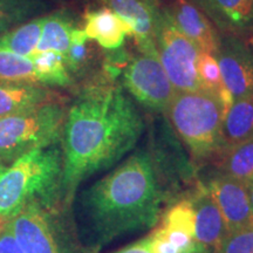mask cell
Segmentation results:
<instances>
[{
    "mask_svg": "<svg viewBox=\"0 0 253 253\" xmlns=\"http://www.w3.org/2000/svg\"><path fill=\"white\" fill-rule=\"evenodd\" d=\"M205 8L217 20L239 26L251 19L253 0H201Z\"/></svg>",
    "mask_w": 253,
    "mask_h": 253,
    "instance_id": "obj_24",
    "label": "cell"
},
{
    "mask_svg": "<svg viewBox=\"0 0 253 253\" xmlns=\"http://www.w3.org/2000/svg\"><path fill=\"white\" fill-rule=\"evenodd\" d=\"M67 109V99L60 96L36 108L0 116V163L58 144Z\"/></svg>",
    "mask_w": 253,
    "mask_h": 253,
    "instance_id": "obj_5",
    "label": "cell"
},
{
    "mask_svg": "<svg viewBox=\"0 0 253 253\" xmlns=\"http://www.w3.org/2000/svg\"><path fill=\"white\" fill-rule=\"evenodd\" d=\"M168 13L184 36L192 40L202 52L217 55L219 52L217 34L203 12L189 0H172Z\"/></svg>",
    "mask_w": 253,
    "mask_h": 253,
    "instance_id": "obj_12",
    "label": "cell"
},
{
    "mask_svg": "<svg viewBox=\"0 0 253 253\" xmlns=\"http://www.w3.org/2000/svg\"><path fill=\"white\" fill-rule=\"evenodd\" d=\"M5 223H6V220L2 219V218H0V230H1V227H2V225H4Z\"/></svg>",
    "mask_w": 253,
    "mask_h": 253,
    "instance_id": "obj_30",
    "label": "cell"
},
{
    "mask_svg": "<svg viewBox=\"0 0 253 253\" xmlns=\"http://www.w3.org/2000/svg\"><path fill=\"white\" fill-rule=\"evenodd\" d=\"M163 191L150 155H131L95 182L82 197V208L97 245L122 235L154 227L160 220Z\"/></svg>",
    "mask_w": 253,
    "mask_h": 253,
    "instance_id": "obj_2",
    "label": "cell"
},
{
    "mask_svg": "<svg viewBox=\"0 0 253 253\" xmlns=\"http://www.w3.org/2000/svg\"><path fill=\"white\" fill-rule=\"evenodd\" d=\"M166 112L196 162L217 161L224 151L223 104L204 90L175 91Z\"/></svg>",
    "mask_w": 253,
    "mask_h": 253,
    "instance_id": "obj_4",
    "label": "cell"
},
{
    "mask_svg": "<svg viewBox=\"0 0 253 253\" xmlns=\"http://www.w3.org/2000/svg\"><path fill=\"white\" fill-rule=\"evenodd\" d=\"M123 84L147 108L166 110L175 94L157 55L141 53L131 56L122 72Z\"/></svg>",
    "mask_w": 253,
    "mask_h": 253,
    "instance_id": "obj_8",
    "label": "cell"
},
{
    "mask_svg": "<svg viewBox=\"0 0 253 253\" xmlns=\"http://www.w3.org/2000/svg\"><path fill=\"white\" fill-rule=\"evenodd\" d=\"M216 162L221 175L248 185L253 181V137L227 147Z\"/></svg>",
    "mask_w": 253,
    "mask_h": 253,
    "instance_id": "obj_18",
    "label": "cell"
},
{
    "mask_svg": "<svg viewBox=\"0 0 253 253\" xmlns=\"http://www.w3.org/2000/svg\"><path fill=\"white\" fill-rule=\"evenodd\" d=\"M82 28H74L71 34V45L66 53V66L73 79L84 75L96 59L97 50Z\"/></svg>",
    "mask_w": 253,
    "mask_h": 253,
    "instance_id": "obj_22",
    "label": "cell"
},
{
    "mask_svg": "<svg viewBox=\"0 0 253 253\" xmlns=\"http://www.w3.org/2000/svg\"><path fill=\"white\" fill-rule=\"evenodd\" d=\"M62 203V150L58 144L36 149L13 162L0 163V218L8 220L25 205Z\"/></svg>",
    "mask_w": 253,
    "mask_h": 253,
    "instance_id": "obj_3",
    "label": "cell"
},
{
    "mask_svg": "<svg viewBox=\"0 0 253 253\" xmlns=\"http://www.w3.org/2000/svg\"><path fill=\"white\" fill-rule=\"evenodd\" d=\"M224 149L253 137V94L235 100L223 120Z\"/></svg>",
    "mask_w": 253,
    "mask_h": 253,
    "instance_id": "obj_16",
    "label": "cell"
},
{
    "mask_svg": "<svg viewBox=\"0 0 253 253\" xmlns=\"http://www.w3.org/2000/svg\"><path fill=\"white\" fill-rule=\"evenodd\" d=\"M155 41L158 59L175 91L203 90L196 68L202 50L176 26L167 9H161L158 15Z\"/></svg>",
    "mask_w": 253,
    "mask_h": 253,
    "instance_id": "obj_7",
    "label": "cell"
},
{
    "mask_svg": "<svg viewBox=\"0 0 253 253\" xmlns=\"http://www.w3.org/2000/svg\"><path fill=\"white\" fill-rule=\"evenodd\" d=\"M144 121L122 87L102 72L77 90L62 129V203L84 179L118 163L140 140Z\"/></svg>",
    "mask_w": 253,
    "mask_h": 253,
    "instance_id": "obj_1",
    "label": "cell"
},
{
    "mask_svg": "<svg viewBox=\"0 0 253 253\" xmlns=\"http://www.w3.org/2000/svg\"><path fill=\"white\" fill-rule=\"evenodd\" d=\"M0 80L38 84L31 59L0 48Z\"/></svg>",
    "mask_w": 253,
    "mask_h": 253,
    "instance_id": "obj_25",
    "label": "cell"
},
{
    "mask_svg": "<svg viewBox=\"0 0 253 253\" xmlns=\"http://www.w3.org/2000/svg\"><path fill=\"white\" fill-rule=\"evenodd\" d=\"M6 224L25 253H79L63 220L61 207L32 202Z\"/></svg>",
    "mask_w": 253,
    "mask_h": 253,
    "instance_id": "obj_6",
    "label": "cell"
},
{
    "mask_svg": "<svg viewBox=\"0 0 253 253\" xmlns=\"http://www.w3.org/2000/svg\"><path fill=\"white\" fill-rule=\"evenodd\" d=\"M113 253H153L150 249V242L149 237H145V238H142L137 242L132 243V244L126 246V248H122L118 250L116 252Z\"/></svg>",
    "mask_w": 253,
    "mask_h": 253,
    "instance_id": "obj_28",
    "label": "cell"
},
{
    "mask_svg": "<svg viewBox=\"0 0 253 253\" xmlns=\"http://www.w3.org/2000/svg\"><path fill=\"white\" fill-rule=\"evenodd\" d=\"M42 0H0V36L46 11Z\"/></svg>",
    "mask_w": 253,
    "mask_h": 253,
    "instance_id": "obj_23",
    "label": "cell"
},
{
    "mask_svg": "<svg viewBox=\"0 0 253 253\" xmlns=\"http://www.w3.org/2000/svg\"><path fill=\"white\" fill-rule=\"evenodd\" d=\"M196 68H197V75L203 90L217 96L223 104L224 112L226 114L227 109L233 102V99L223 84L219 63H218L216 55L207 52H201Z\"/></svg>",
    "mask_w": 253,
    "mask_h": 253,
    "instance_id": "obj_21",
    "label": "cell"
},
{
    "mask_svg": "<svg viewBox=\"0 0 253 253\" xmlns=\"http://www.w3.org/2000/svg\"><path fill=\"white\" fill-rule=\"evenodd\" d=\"M190 199L195 210V238L214 253L229 235L223 214L204 185H199Z\"/></svg>",
    "mask_w": 253,
    "mask_h": 253,
    "instance_id": "obj_11",
    "label": "cell"
},
{
    "mask_svg": "<svg viewBox=\"0 0 253 253\" xmlns=\"http://www.w3.org/2000/svg\"><path fill=\"white\" fill-rule=\"evenodd\" d=\"M246 186H248L250 201H251V205H252V209H253V181L251 183H249V184Z\"/></svg>",
    "mask_w": 253,
    "mask_h": 253,
    "instance_id": "obj_29",
    "label": "cell"
},
{
    "mask_svg": "<svg viewBox=\"0 0 253 253\" xmlns=\"http://www.w3.org/2000/svg\"><path fill=\"white\" fill-rule=\"evenodd\" d=\"M214 253H253V225L230 232Z\"/></svg>",
    "mask_w": 253,
    "mask_h": 253,
    "instance_id": "obj_26",
    "label": "cell"
},
{
    "mask_svg": "<svg viewBox=\"0 0 253 253\" xmlns=\"http://www.w3.org/2000/svg\"><path fill=\"white\" fill-rule=\"evenodd\" d=\"M223 84L233 101L253 94V65L243 53L225 49L216 55Z\"/></svg>",
    "mask_w": 253,
    "mask_h": 253,
    "instance_id": "obj_15",
    "label": "cell"
},
{
    "mask_svg": "<svg viewBox=\"0 0 253 253\" xmlns=\"http://www.w3.org/2000/svg\"><path fill=\"white\" fill-rule=\"evenodd\" d=\"M0 253H25L6 223L0 230Z\"/></svg>",
    "mask_w": 253,
    "mask_h": 253,
    "instance_id": "obj_27",
    "label": "cell"
},
{
    "mask_svg": "<svg viewBox=\"0 0 253 253\" xmlns=\"http://www.w3.org/2000/svg\"><path fill=\"white\" fill-rule=\"evenodd\" d=\"M45 17H37L0 36V48L30 59L36 52Z\"/></svg>",
    "mask_w": 253,
    "mask_h": 253,
    "instance_id": "obj_20",
    "label": "cell"
},
{
    "mask_svg": "<svg viewBox=\"0 0 253 253\" xmlns=\"http://www.w3.org/2000/svg\"><path fill=\"white\" fill-rule=\"evenodd\" d=\"M56 1H60V2H66V1H68V0H56Z\"/></svg>",
    "mask_w": 253,
    "mask_h": 253,
    "instance_id": "obj_31",
    "label": "cell"
},
{
    "mask_svg": "<svg viewBox=\"0 0 253 253\" xmlns=\"http://www.w3.org/2000/svg\"><path fill=\"white\" fill-rule=\"evenodd\" d=\"M104 7L112 9L120 18L130 25L132 38L141 53L157 55L156 26L161 13L157 0H97Z\"/></svg>",
    "mask_w": 253,
    "mask_h": 253,
    "instance_id": "obj_9",
    "label": "cell"
},
{
    "mask_svg": "<svg viewBox=\"0 0 253 253\" xmlns=\"http://www.w3.org/2000/svg\"><path fill=\"white\" fill-rule=\"evenodd\" d=\"M84 31L88 39L96 41L101 48L115 50L121 48L126 36H134L130 25L108 7L89 9L84 15Z\"/></svg>",
    "mask_w": 253,
    "mask_h": 253,
    "instance_id": "obj_13",
    "label": "cell"
},
{
    "mask_svg": "<svg viewBox=\"0 0 253 253\" xmlns=\"http://www.w3.org/2000/svg\"><path fill=\"white\" fill-rule=\"evenodd\" d=\"M33 62L37 82L41 86L67 88L74 84V79L69 74L65 58L55 50L34 53L30 58Z\"/></svg>",
    "mask_w": 253,
    "mask_h": 253,
    "instance_id": "obj_19",
    "label": "cell"
},
{
    "mask_svg": "<svg viewBox=\"0 0 253 253\" xmlns=\"http://www.w3.org/2000/svg\"><path fill=\"white\" fill-rule=\"evenodd\" d=\"M74 28H77L74 19L68 12L56 11L45 15L42 32L34 53L55 50L65 56L71 45V34Z\"/></svg>",
    "mask_w": 253,
    "mask_h": 253,
    "instance_id": "obj_17",
    "label": "cell"
},
{
    "mask_svg": "<svg viewBox=\"0 0 253 253\" xmlns=\"http://www.w3.org/2000/svg\"><path fill=\"white\" fill-rule=\"evenodd\" d=\"M205 188L219 208L229 233L253 225V209L246 184L220 175L211 179Z\"/></svg>",
    "mask_w": 253,
    "mask_h": 253,
    "instance_id": "obj_10",
    "label": "cell"
},
{
    "mask_svg": "<svg viewBox=\"0 0 253 253\" xmlns=\"http://www.w3.org/2000/svg\"><path fill=\"white\" fill-rule=\"evenodd\" d=\"M60 96L39 84L0 80V116L36 108Z\"/></svg>",
    "mask_w": 253,
    "mask_h": 253,
    "instance_id": "obj_14",
    "label": "cell"
}]
</instances>
